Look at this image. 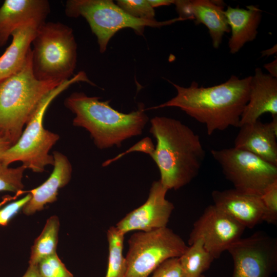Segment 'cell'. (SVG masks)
<instances>
[{
	"mask_svg": "<svg viewBox=\"0 0 277 277\" xmlns=\"http://www.w3.org/2000/svg\"><path fill=\"white\" fill-rule=\"evenodd\" d=\"M276 52V46L275 47H273L270 49H269L268 50H267L266 51H263V52H262L263 56H265L266 55H271Z\"/></svg>",
	"mask_w": 277,
	"mask_h": 277,
	"instance_id": "e575fe53",
	"label": "cell"
},
{
	"mask_svg": "<svg viewBox=\"0 0 277 277\" xmlns=\"http://www.w3.org/2000/svg\"><path fill=\"white\" fill-rule=\"evenodd\" d=\"M63 82L34 76L31 48L23 68L0 82V138L14 145L42 99Z\"/></svg>",
	"mask_w": 277,
	"mask_h": 277,
	"instance_id": "277c9868",
	"label": "cell"
},
{
	"mask_svg": "<svg viewBox=\"0 0 277 277\" xmlns=\"http://www.w3.org/2000/svg\"><path fill=\"white\" fill-rule=\"evenodd\" d=\"M125 257L126 277H148L163 262L179 258L188 246L167 227L149 231H138L128 241Z\"/></svg>",
	"mask_w": 277,
	"mask_h": 277,
	"instance_id": "ba28073f",
	"label": "cell"
},
{
	"mask_svg": "<svg viewBox=\"0 0 277 277\" xmlns=\"http://www.w3.org/2000/svg\"><path fill=\"white\" fill-rule=\"evenodd\" d=\"M154 148L155 146L153 144L151 138L148 137H145L144 138L142 139L138 143H137L136 144H135L134 146L131 147L126 151H125L122 153L118 154L113 159L106 161L103 163L102 166L104 167L107 166L113 162L120 159L124 155L133 151L142 152L150 155L151 153L153 151V150L154 149Z\"/></svg>",
	"mask_w": 277,
	"mask_h": 277,
	"instance_id": "f546056e",
	"label": "cell"
},
{
	"mask_svg": "<svg viewBox=\"0 0 277 277\" xmlns=\"http://www.w3.org/2000/svg\"><path fill=\"white\" fill-rule=\"evenodd\" d=\"M150 124L156 145L149 155L159 168L160 181L168 190L179 189L197 176L205 159L200 137L174 118L155 116Z\"/></svg>",
	"mask_w": 277,
	"mask_h": 277,
	"instance_id": "7a4b0ae2",
	"label": "cell"
},
{
	"mask_svg": "<svg viewBox=\"0 0 277 277\" xmlns=\"http://www.w3.org/2000/svg\"><path fill=\"white\" fill-rule=\"evenodd\" d=\"M227 251L233 260L231 277H271L276 271L277 240L262 231L241 238Z\"/></svg>",
	"mask_w": 277,
	"mask_h": 277,
	"instance_id": "30bf717a",
	"label": "cell"
},
{
	"mask_svg": "<svg viewBox=\"0 0 277 277\" xmlns=\"http://www.w3.org/2000/svg\"><path fill=\"white\" fill-rule=\"evenodd\" d=\"M40 26L35 22L29 23L18 28L12 33L10 45L0 56V82L23 68Z\"/></svg>",
	"mask_w": 277,
	"mask_h": 277,
	"instance_id": "ffe728a7",
	"label": "cell"
},
{
	"mask_svg": "<svg viewBox=\"0 0 277 277\" xmlns=\"http://www.w3.org/2000/svg\"><path fill=\"white\" fill-rule=\"evenodd\" d=\"M234 140V147L251 152L277 166V116L271 122L259 120L241 126Z\"/></svg>",
	"mask_w": 277,
	"mask_h": 277,
	"instance_id": "2e32d148",
	"label": "cell"
},
{
	"mask_svg": "<svg viewBox=\"0 0 277 277\" xmlns=\"http://www.w3.org/2000/svg\"><path fill=\"white\" fill-rule=\"evenodd\" d=\"M251 76L239 78L232 75L225 83L199 87L193 82L188 87L172 84L177 91L171 100L150 109L177 107L206 126L208 135L232 126L239 127L249 94Z\"/></svg>",
	"mask_w": 277,
	"mask_h": 277,
	"instance_id": "6da1fadb",
	"label": "cell"
},
{
	"mask_svg": "<svg viewBox=\"0 0 277 277\" xmlns=\"http://www.w3.org/2000/svg\"><path fill=\"white\" fill-rule=\"evenodd\" d=\"M28 193L23 198L14 201L0 210V226H6L11 218L18 212L30 199Z\"/></svg>",
	"mask_w": 277,
	"mask_h": 277,
	"instance_id": "f1b7e54d",
	"label": "cell"
},
{
	"mask_svg": "<svg viewBox=\"0 0 277 277\" xmlns=\"http://www.w3.org/2000/svg\"><path fill=\"white\" fill-rule=\"evenodd\" d=\"M50 11L47 0H5L0 7V47L21 26L31 22L44 24Z\"/></svg>",
	"mask_w": 277,
	"mask_h": 277,
	"instance_id": "5bb4252c",
	"label": "cell"
},
{
	"mask_svg": "<svg viewBox=\"0 0 277 277\" xmlns=\"http://www.w3.org/2000/svg\"><path fill=\"white\" fill-rule=\"evenodd\" d=\"M168 190L160 180L154 181L146 202L127 214L116 227L126 234L132 231H149L167 227L174 208L166 199Z\"/></svg>",
	"mask_w": 277,
	"mask_h": 277,
	"instance_id": "7c38bea8",
	"label": "cell"
},
{
	"mask_svg": "<svg viewBox=\"0 0 277 277\" xmlns=\"http://www.w3.org/2000/svg\"><path fill=\"white\" fill-rule=\"evenodd\" d=\"M69 17L81 16L88 23L97 39L100 52L104 53L111 38L121 29L131 28L143 35L146 27L160 28L177 21L180 17L159 22L137 19L131 16L111 0H68L65 8Z\"/></svg>",
	"mask_w": 277,
	"mask_h": 277,
	"instance_id": "52a82bcc",
	"label": "cell"
},
{
	"mask_svg": "<svg viewBox=\"0 0 277 277\" xmlns=\"http://www.w3.org/2000/svg\"><path fill=\"white\" fill-rule=\"evenodd\" d=\"M265 68L269 72V75L276 78L277 77V60H274L271 63L266 64Z\"/></svg>",
	"mask_w": 277,
	"mask_h": 277,
	"instance_id": "1f68e13d",
	"label": "cell"
},
{
	"mask_svg": "<svg viewBox=\"0 0 277 277\" xmlns=\"http://www.w3.org/2000/svg\"><path fill=\"white\" fill-rule=\"evenodd\" d=\"M11 144L7 141L0 138V163L3 154L11 147Z\"/></svg>",
	"mask_w": 277,
	"mask_h": 277,
	"instance_id": "836d02e7",
	"label": "cell"
},
{
	"mask_svg": "<svg viewBox=\"0 0 277 277\" xmlns=\"http://www.w3.org/2000/svg\"><path fill=\"white\" fill-rule=\"evenodd\" d=\"M151 277H182L179 258L169 259L161 264Z\"/></svg>",
	"mask_w": 277,
	"mask_h": 277,
	"instance_id": "83f0119b",
	"label": "cell"
},
{
	"mask_svg": "<svg viewBox=\"0 0 277 277\" xmlns=\"http://www.w3.org/2000/svg\"><path fill=\"white\" fill-rule=\"evenodd\" d=\"M116 4L133 17L144 20H156L154 9L148 0H118Z\"/></svg>",
	"mask_w": 277,
	"mask_h": 277,
	"instance_id": "d4e9b609",
	"label": "cell"
},
{
	"mask_svg": "<svg viewBox=\"0 0 277 277\" xmlns=\"http://www.w3.org/2000/svg\"><path fill=\"white\" fill-rule=\"evenodd\" d=\"M151 6L153 8L162 6H169L173 4V0H148Z\"/></svg>",
	"mask_w": 277,
	"mask_h": 277,
	"instance_id": "d6a6232c",
	"label": "cell"
},
{
	"mask_svg": "<svg viewBox=\"0 0 277 277\" xmlns=\"http://www.w3.org/2000/svg\"><path fill=\"white\" fill-rule=\"evenodd\" d=\"M79 82L93 85L84 71H80L61 83L42 99L17 142L2 155V164L9 166L19 161L26 169L34 172H43L46 166L53 165V156L49 154V151L60 137L44 127V115L54 98L71 85Z\"/></svg>",
	"mask_w": 277,
	"mask_h": 277,
	"instance_id": "5b68a950",
	"label": "cell"
},
{
	"mask_svg": "<svg viewBox=\"0 0 277 277\" xmlns=\"http://www.w3.org/2000/svg\"><path fill=\"white\" fill-rule=\"evenodd\" d=\"M225 13L231 31L228 42L229 48L230 52L234 54L246 43L255 38L262 17V11L254 6H247V9L228 6Z\"/></svg>",
	"mask_w": 277,
	"mask_h": 277,
	"instance_id": "d6986e66",
	"label": "cell"
},
{
	"mask_svg": "<svg viewBox=\"0 0 277 277\" xmlns=\"http://www.w3.org/2000/svg\"><path fill=\"white\" fill-rule=\"evenodd\" d=\"M125 235L116 226L107 232L108 242V260L105 277H126L127 264L123 255Z\"/></svg>",
	"mask_w": 277,
	"mask_h": 277,
	"instance_id": "603a6c76",
	"label": "cell"
},
{
	"mask_svg": "<svg viewBox=\"0 0 277 277\" xmlns=\"http://www.w3.org/2000/svg\"><path fill=\"white\" fill-rule=\"evenodd\" d=\"M54 168L48 179L38 187L27 191L30 199L22 209L27 215H32L44 208L46 205L57 200L58 190L69 182L72 166L68 158L58 151L53 153Z\"/></svg>",
	"mask_w": 277,
	"mask_h": 277,
	"instance_id": "ac0fdd59",
	"label": "cell"
},
{
	"mask_svg": "<svg viewBox=\"0 0 277 277\" xmlns=\"http://www.w3.org/2000/svg\"><path fill=\"white\" fill-rule=\"evenodd\" d=\"M32 45V70L37 80L63 82L74 75L77 44L71 27L46 22L38 28Z\"/></svg>",
	"mask_w": 277,
	"mask_h": 277,
	"instance_id": "8992f818",
	"label": "cell"
},
{
	"mask_svg": "<svg viewBox=\"0 0 277 277\" xmlns=\"http://www.w3.org/2000/svg\"><path fill=\"white\" fill-rule=\"evenodd\" d=\"M225 178L241 192L259 196L277 181V166L235 147L211 151Z\"/></svg>",
	"mask_w": 277,
	"mask_h": 277,
	"instance_id": "9c48e42d",
	"label": "cell"
},
{
	"mask_svg": "<svg viewBox=\"0 0 277 277\" xmlns=\"http://www.w3.org/2000/svg\"><path fill=\"white\" fill-rule=\"evenodd\" d=\"M211 197L216 207L245 228H253L264 222L265 211L261 196L234 188L214 190Z\"/></svg>",
	"mask_w": 277,
	"mask_h": 277,
	"instance_id": "4fadbf2b",
	"label": "cell"
},
{
	"mask_svg": "<svg viewBox=\"0 0 277 277\" xmlns=\"http://www.w3.org/2000/svg\"><path fill=\"white\" fill-rule=\"evenodd\" d=\"M214 260L205 248L203 241L196 240L179 257L182 277H201L210 268Z\"/></svg>",
	"mask_w": 277,
	"mask_h": 277,
	"instance_id": "44dd1931",
	"label": "cell"
},
{
	"mask_svg": "<svg viewBox=\"0 0 277 277\" xmlns=\"http://www.w3.org/2000/svg\"><path fill=\"white\" fill-rule=\"evenodd\" d=\"M100 98L75 92L64 102L75 115L73 125L87 130L97 148L120 147L125 140L142 134L149 120L143 104H139L136 110L125 113L113 108L110 101Z\"/></svg>",
	"mask_w": 277,
	"mask_h": 277,
	"instance_id": "3957f363",
	"label": "cell"
},
{
	"mask_svg": "<svg viewBox=\"0 0 277 277\" xmlns=\"http://www.w3.org/2000/svg\"><path fill=\"white\" fill-rule=\"evenodd\" d=\"M266 113L272 117L277 116V79L257 68L251 76L249 98L241 115L239 127L256 121Z\"/></svg>",
	"mask_w": 277,
	"mask_h": 277,
	"instance_id": "e0dca14e",
	"label": "cell"
},
{
	"mask_svg": "<svg viewBox=\"0 0 277 277\" xmlns=\"http://www.w3.org/2000/svg\"><path fill=\"white\" fill-rule=\"evenodd\" d=\"M246 228L213 204L207 207L196 220L189 234V245L197 240L214 259L242 238Z\"/></svg>",
	"mask_w": 277,
	"mask_h": 277,
	"instance_id": "8fae6325",
	"label": "cell"
},
{
	"mask_svg": "<svg viewBox=\"0 0 277 277\" xmlns=\"http://www.w3.org/2000/svg\"><path fill=\"white\" fill-rule=\"evenodd\" d=\"M22 277H42L38 271L37 265H29Z\"/></svg>",
	"mask_w": 277,
	"mask_h": 277,
	"instance_id": "4dcf8cb0",
	"label": "cell"
},
{
	"mask_svg": "<svg viewBox=\"0 0 277 277\" xmlns=\"http://www.w3.org/2000/svg\"><path fill=\"white\" fill-rule=\"evenodd\" d=\"M42 277H74L55 253L41 260L37 264Z\"/></svg>",
	"mask_w": 277,
	"mask_h": 277,
	"instance_id": "484cf974",
	"label": "cell"
},
{
	"mask_svg": "<svg viewBox=\"0 0 277 277\" xmlns=\"http://www.w3.org/2000/svg\"><path fill=\"white\" fill-rule=\"evenodd\" d=\"M179 17L183 20L194 19L196 24H203L208 29L214 48H218L225 33L230 31L221 2L209 0L174 1Z\"/></svg>",
	"mask_w": 277,
	"mask_h": 277,
	"instance_id": "9a60e30c",
	"label": "cell"
},
{
	"mask_svg": "<svg viewBox=\"0 0 277 277\" xmlns=\"http://www.w3.org/2000/svg\"><path fill=\"white\" fill-rule=\"evenodd\" d=\"M60 221L56 215L50 216L31 249L30 265H37L44 258L56 253Z\"/></svg>",
	"mask_w": 277,
	"mask_h": 277,
	"instance_id": "7402d4cb",
	"label": "cell"
},
{
	"mask_svg": "<svg viewBox=\"0 0 277 277\" xmlns=\"http://www.w3.org/2000/svg\"><path fill=\"white\" fill-rule=\"evenodd\" d=\"M26 168L23 165L10 168L0 163V191H10L19 195L23 193V173Z\"/></svg>",
	"mask_w": 277,
	"mask_h": 277,
	"instance_id": "cb8c5ba5",
	"label": "cell"
},
{
	"mask_svg": "<svg viewBox=\"0 0 277 277\" xmlns=\"http://www.w3.org/2000/svg\"><path fill=\"white\" fill-rule=\"evenodd\" d=\"M264 207V222L276 224L277 222V181L269 185L261 195Z\"/></svg>",
	"mask_w": 277,
	"mask_h": 277,
	"instance_id": "4316f807",
	"label": "cell"
}]
</instances>
